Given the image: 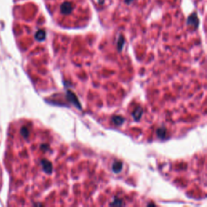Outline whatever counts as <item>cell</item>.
I'll list each match as a JSON object with an SVG mask.
<instances>
[{
  "mask_svg": "<svg viewBox=\"0 0 207 207\" xmlns=\"http://www.w3.org/2000/svg\"><path fill=\"white\" fill-rule=\"evenodd\" d=\"M60 10H61V12L63 15H68L72 12V10H73V5H72V3L71 2L67 1V2H63L61 5Z\"/></svg>",
  "mask_w": 207,
  "mask_h": 207,
  "instance_id": "1",
  "label": "cell"
},
{
  "mask_svg": "<svg viewBox=\"0 0 207 207\" xmlns=\"http://www.w3.org/2000/svg\"><path fill=\"white\" fill-rule=\"evenodd\" d=\"M187 24L189 25L198 27V24H199V20H198V16H197V13H193L191 16H189L188 18V20H187Z\"/></svg>",
  "mask_w": 207,
  "mask_h": 207,
  "instance_id": "2",
  "label": "cell"
},
{
  "mask_svg": "<svg viewBox=\"0 0 207 207\" xmlns=\"http://www.w3.org/2000/svg\"><path fill=\"white\" fill-rule=\"evenodd\" d=\"M45 37V31H43V30H39V31L37 32V34H36V38H37V40H39V41L44 40Z\"/></svg>",
  "mask_w": 207,
  "mask_h": 207,
  "instance_id": "3",
  "label": "cell"
},
{
  "mask_svg": "<svg viewBox=\"0 0 207 207\" xmlns=\"http://www.w3.org/2000/svg\"><path fill=\"white\" fill-rule=\"evenodd\" d=\"M122 163H119V162L115 163L113 166V169L115 172H119L120 171L122 170Z\"/></svg>",
  "mask_w": 207,
  "mask_h": 207,
  "instance_id": "4",
  "label": "cell"
},
{
  "mask_svg": "<svg viewBox=\"0 0 207 207\" xmlns=\"http://www.w3.org/2000/svg\"><path fill=\"white\" fill-rule=\"evenodd\" d=\"M43 165H44V169L48 173H49L52 170V166H51V163H49L47 161L43 162Z\"/></svg>",
  "mask_w": 207,
  "mask_h": 207,
  "instance_id": "5",
  "label": "cell"
},
{
  "mask_svg": "<svg viewBox=\"0 0 207 207\" xmlns=\"http://www.w3.org/2000/svg\"><path fill=\"white\" fill-rule=\"evenodd\" d=\"M113 122H114V123H115V124L121 125L122 123V122H123V121H124V120L122 119V118H121V117H117V118H113Z\"/></svg>",
  "mask_w": 207,
  "mask_h": 207,
  "instance_id": "6",
  "label": "cell"
},
{
  "mask_svg": "<svg viewBox=\"0 0 207 207\" xmlns=\"http://www.w3.org/2000/svg\"><path fill=\"white\" fill-rule=\"evenodd\" d=\"M157 133H158V136H159V137L163 138V137L165 136V133H166L165 129H159V130H158V132H157Z\"/></svg>",
  "mask_w": 207,
  "mask_h": 207,
  "instance_id": "7",
  "label": "cell"
},
{
  "mask_svg": "<svg viewBox=\"0 0 207 207\" xmlns=\"http://www.w3.org/2000/svg\"><path fill=\"white\" fill-rule=\"evenodd\" d=\"M141 114H142V109H141L140 108H138V109H137V110L135 111V113H133V116H134V118H140Z\"/></svg>",
  "mask_w": 207,
  "mask_h": 207,
  "instance_id": "8",
  "label": "cell"
},
{
  "mask_svg": "<svg viewBox=\"0 0 207 207\" xmlns=\"http://www.w3.org/2000/svg\"><path fill=\"white\" fill-rule=\"evenodd\" d=\"M132 1H133V0H125V2H126L127 4H130L132 2Z\"/></svg>",
  "mask_w": 207,
  "mask_h": 207,
  "instance_id": "9",
  "label": "cell"
}]
</instances>
